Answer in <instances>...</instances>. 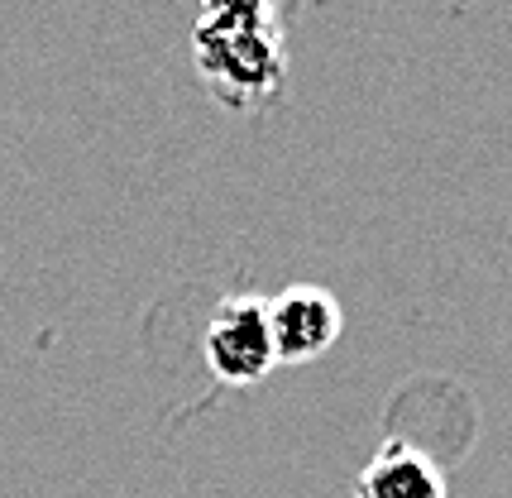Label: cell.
Here are the masks:
<instances>
[{
  "label": "cell",
  "mask_w": 512,
  "mask_h": 498,
  "mask_svg": "<svg viewBox=\"0 0 512 498\" xmlns=\"http://www.w3.org/2000/svg\"><path fill=\"white\" fill-rule=\"evenodd\" d=\"M297 0H197L187 29L192 68L225 111H264L288 82Z\"/></svg>",
  "instance_id": "cell-1"
},
{
  "label": "cell",
  "mask_w": 512,
  "mask_h": 498,
  "mask_svg": "<svg viewBox=\"0 0 512 498\" xmlns=\"http://www.w3.org/2000/svg\"><path fill=\"white\" fill-rule=\"evenodd\" d=\"M201 355L211 364V374L230 388H254L273 374V331H268V297H225L216 317L206 326Z\"/></svg>",
  "instance_id": "cell-2"
},
{
  "label": "cell",
  "mask_w": 512,
  "mask_h": 498,
  "mask_svg": "<svg viewBox=\"0 0 512 498\" xmlns=\"http://www.w3.org/2000/svg\"><path fill=\"white\" fill-rule=\"evenodd\" d=\"M268 331H273L278 364L321 360L345 331L340 297L316 288V283H292L278 297H268Z\"/></svg>",
  "instance_id": "cell-3"
},
{
  "label": "cell",
  "mask_w": 512,
  "mask_h": 498,
  "mask_svg": "<svg viewBox=\"0 0 512 498\" xmlns=\"http://www.w3.org/2000/svg\"><path fill=\"white\" fill-rule=\"evenodd\" d=\"M355 498H450L441 465L412 446V441H388L374 451V460L359 470Z\"/></svg>",
  "instance_id": "cell-4"
}]
</instances>
